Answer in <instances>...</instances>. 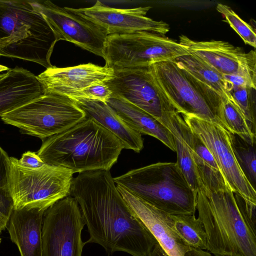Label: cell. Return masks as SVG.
<instances>
[{
	"mask_svg": "<svg viewBox=\"0 0 256 256\" xmlns=\"http://www.w3.org/2000/svg\"><path fill=\"white\" fill-rule=\"evenodd\" d=\"M70 196L76 200L88 228L85 244H98L109 256L123 252L149 256L158 243L118 192L110 170L80 173L72 180Z\"/></svg>",
	"mask_w": 256,
	"mask_h": 256,
	"instance_id": "6da1fadb",
	"label": "cell"
},
{
	"mask_svg": "<svg viewBox=\"0 0 256 256\" xmlns=\"http://www.w3.org/2000/svg\"><path fill=\"white\" fill-rule=\"evenodd\" d=\"M124 149L113 134L86 118L70 128L43 140L36 153L46 164L74 174L110 170Z\"/></svg>",
	"mask_w": 256,
	"mask_h": 256,
	"instance_id": "7a4b0ae2",
	"label": "cell"
},
{
	"mask_svg": "<svg viewBox=\"0 0 256 256\" xmlns=\"http://www.w3.org/2000/svg\"><path fill=\"white\" fill-rule=\"evenodd\" d=\"M196 209L215 256H256V234L242 213L230 188L197 192Z\"/></svg>",
	"mask_w": 256,
	"mask_h": 256,
	"instance_id": "3957f363",
	"label": "cell"
},
{
	"mask_svg": "<svg viewBox=\"0 0 256 256\" xmlns=\"http://www.w3.org/2000/svg\"><path fill=\"white\" fill-rule=\"evenodd\" d=\"M59 40L30 0H0V56L52 67L50 58Z\"/></svg>",
	"mask_w": 256,
	"mask_h": 256,
	"instance_id": "277c9868",
	"label": "cell"
},
{
	"mask_svg": "<svg viewBox=\"0 0 256 256\" xmlns=\"http://www.w3.org/2000/svg\"><path fill=\"white\" fill-rule=\"evenodd\" d=\"M116 185L170 214H195L197 194L176 162H160L114 178Z\"/></svg>",
	"mask_w": 256,
	"mask_h": 256,
	"instance_id": "5b68a950",
	"label": "cell"
},
{
	"mask_svg": "<svg viewBox=\"0 0 256 256\" xmlns=\"http://www.w3.org/2000/svg\"><path fill=\"white\" fill-rule=\"evenodd\" d=\"M148 68L178 113L222 126L218 116L223 100L215 91L181 68L175 60L158 62Z\"/></svg>",
	"mask_w": 256,
	"mask_h": 256,
	"instance_id": "8992f818",
	"label": "cell"
},
{
	"mask_svg": "<svg viewBox=\"0 0 256 256\" xmlns=\"http://www.w3.org/2000/svg\"><path fill=\"white\" fill-rule=\"evenodd\" d=\"M73 174L66 168L46 164L38 168H26L10 157L9 188L14 209L46 211L70 196Z\"/></svg>",
	"mask_w": 256,
	"mask_h": 256,
	"instance_id": "52a82bcc",
	"label": "cell"
},
{
	"mask_svg": "<svg viewBox=\"0 0 256 256\" xmlns=\"http://www.w3.org/2000/svg\"><path fill=\"white\" fill-rule=\"evenodd\" d=\"M0 118L4 123L43 140L86 118L75 100L66 96L47 92Z\"/></svg>",
	"mask_w": 256,
	"mask_h": 256,
	"instance_id": "ba28073f",
	"label": "cell"
},
{
	"mask_svg": "<svg viewBox=\"0 0 256 256\" xmlns=\"http://www.w3.org/2000/svg\"><path fill=\"white\" fill-rule=\"evenodd\" d=\"M190 54L186 47L164 36L148 32L107 36L104 50L106 66L114 70L148 67Z\"/></svg>",
	"mask_w": 256,
	"mask_h": 256,
	"instance_id": "9c48e42d",
	"label": "cell"
},
{
	"mask_svg": "<svg viewBox=\"0 0 256 256\" xmlns=\"http://www.w3.org/2000/svg\"><path fill=\"white\" fill-rule=\"evenodd\" d=\"M85 223L76 200L68 196L44 212L42 226V256H82Z\"/></svg>",
	"mask_w": 256,
	"mask_h": 256,
	"instance_id": "30bf717a",
	"label": "cell"
},
{
	"mask_svg": "<svg viewBox=\"0 0 256 256\" xmlns=\"http://www.w3.org/2000/svg\"><path fill=\"white\" fill-rule=\"evenodd\" d=\"M182 116L188 126L212 154L234 194L256 204V189L250 183L236 161L231 144V133L217 123L194 116Z\"/></svg>",
	"mask_w": 256,
	"mask_h": 256,
	"instance_id": "8fae6325",
	"label": "cell"
},
{
	"mask_svg": "<svg viewBox=\"0 0 256 256\" xmlns=\"http://www.w3.org/2000/svg\"><path fill=\"white\" fill-rule=\"evenodd\" d=\"M106 84L112 95L127 100L160 122L168 114L176 111L155 82L148 66L114 70V76Z\"/></svg>",
	"mask_w": 256,
	"mask_h": 256,
	"instance_id": "7c38bea8",
	"label": "cell"
},
{
	"mask_svg": "<svg viewBox=\"0 0 256 256\" xmlns=\"http://www.w3.org/2000/svg\"><path fill=\"white\" fill-rule=\"evenodd\" d=\"M32 8L42 14L58 40H64L104 58L107 36L104 30L75 14L67 7H60L50 0H30Z\"/></svg>",
	"mask_w": 256,
	"mask_h": 256,
	"instance_id": "4fadbf2b",
	"label": "cell"
},
{
	"mask_svg": "<svg viewBox=\"0 0 256 256\" xmlns=\"http://www.w3.org/2000/svg\"><path fill=\"white\" fill-rule=\"evenodd\" d=\"M67 8L101 27L108 35L148 32L164 36L170 30L168 23L146 16L152 8L150 6L118 8L108 6L97 0L94 5L88 8Z\"/></svg>",
	"mask_w": 256,
	"mask_h": 256,
	"instance_id": "5bb4252c",
	"label": "cell"
},
{
	"mask_svg": "<svg viewBox=\"0 0 256 256\" xmlns=\"http://www.w3.org/2000/svg\"><path fill=\"white\" fill-rule=\"evenodd\" d=\"M179 43L189 54L199 58L222 76L240 74L256 82V52H246L240 47L224 41H197L179 36Z\"/></svg>",
	"mask_w": 256,
	"mask_h": 256,
	"instance_id": "9a60e30c",
	"label": "cell"
},
{
	"mask_svg": "<svg viewBox=\"0 0 256 256\" xmlns=\"http://www.w3.org/2000/svg\"><path fill=\"white\" fill-rule=\"evenodd\" d=\"M114 75L113 69L90 62L67 68L53 66L37 77L44 92L68 96L90 86L106 82Z\"/></svg>",
	"mask_w": 256,
	"mask_h": 256,
	"instance_id": "2e32d148",
	"label": "cell"
},
{
	"mask_svg": "<svg viewBox=\"0 0 256 256\" xmlns=\"http://www.w3.org/2000/svg\"><path fill=\"white\" fill-rule=\"evenodd\" d=\"M116 186L130 208L168 256H184L192 250L175 231L171 214L149 204L120 186Z\"/></svg>",
	"mask_w": 256,
	"mask_h": 256,
	"instance_id": "e0dca14e",
	"label": "cell"
},
{
	"mask_svg": "<svg viewBox=\"0 0 256 256\" xmlns=\"http://www.w3.org/2000/svg\"><path fill=\"white\" fill-rule=\"evenodd\" d=\"M174 119L182 139L190 150L200 188L206 194L228 186L213 156L203 142L190 129L180 114L176 112Z\"/></svg>",
	"mask_w": 256,
	"mask_h": 256,
	"instance_id": "ac0fdd59",
	"label": "cell"
},
{
	"mask_svg": "<svg viewBox=\"0 0 256 256\" xmlns=\"http://www.w3.org/2000/svg\"><path fill=\"white\" fill-rule=\"evenodd\" d=\"M44 94L37 76L16 66L0 74V117Z\"/></svg>",
	"mask_w": 256,
	"mask_h": 256,
	"instance_id": "d6986e66",
	"label": "cell"
},
{
	"mask_svg": "<svg viewBox=\"0 0 256 256\" xmlns=\"http://www.w3.org/2000/svg\"><path fill=\"white\" fill-rule=\"evenodd\" d=\"M45 212L38 208L13 210L8 230L20 256H42V226Z\"/></svg>",
	"mask_w": 256,
	"mask_h": 256,
	"instance_id": "ffe728a7",
	"label": "cell"
},
{
	"mask_svg": "<svg viewBox=\"0 0 256 256\" xmlns=\"http://www.w3.org/2000/svg\"><path fill=\"white\" fill-rule=\"evenodd\" d=\"M78 107L90 118L113 134L124 148L140 152L144 148L142 134L130 128L106 103L98 100H75Z\"/></svg>",
	"mask_w": 256,
	"mask_h": 256,
	"instance_id": "44dd1931",
	"label": "cell"
},
{
	"mask_svg": "<svg viewBox=\"0 0 256 256\" xmlns=\"http://www.w3.org/2000/svg\"><path fill=\"white\" fill-rule=\"evenodd\" d=\"M106 104L132 129L152 136L174 152L176 147L170 131L153 116L127 100L112 95Z\"/></svg>",
	"mask_w": 256,
	"mask_h": 256,
	"instance_id": "7402d4cb",
	"label": "cell"
},
{
	"mask_svg": "<svg viewBox=\"0 0 256 256\" xmlns=\"http://www.w3.org/2000/svg\"><path fill=\"white\" fill-rule=\"evenodd\" d=\"M175 60L181 68L215 91L222 100H232L224 76L209 65L190 54L180 56Z\"/></svg>",
	"mask_w": 256,
	"mask_h": 256,
	"instance_id": "603a6c76",
	"label": "cell"
},
{
	"mask_svg": "<svg viewBox=\"0 0 256 256\" xmlns=\"http://www.w3.org/2000/svg\"><path fill=\"white\" fill-rule=\"evenodd\" d=\"M176 112L170 113L160 122L172 133L176 147L177 161L176 162L188 184L197 194L200 188L198 177L190 150L184 142L174 119Z\"/></svg>",
	"mask_w": 256,
	"mask_h": 256,
	"instance_id": "cb8c5ba5",
	"label": "cell"
},
{
	"mask_svg": "<svg viewBox=\"0 0 256 256\" xmlns=\"http://www.w3.org/2000/svg\"><path fill=\"white\" fill-rule=\"evenodd\" d=\"M174 228L191 249L204 250L207 239L203 224L194 214H171Z\"/></svg>",
	"mask_w": 256,
	"mask_h": 256,
	"instance_id": "d4e9b609",
	"label": "cell"
},
{
	"mask_svg": "<svg viewBox=\"0 0 256 256\" xmlns=\"http://www.w3.org/2000/svg\"><path fill=\"white\" fill-rule=\"evenodd\" d=\"M218 118L222 126L230 133L238 136L250 144H256V134L233 100H223Z\"/></svg>",
	"mask_w": 256,
	"mask_h": 256,
	"instance_id": "484cf974",
	"label": "cell"
},
{
	"mask_svg": "<svg viewBox=\"0 0 256 256\" xmlns=\"http://www.w3.org/2000/svg\"><path fill=\"white\" fill-rule=\"evenodd\" d=\"M231 144L236 161L242 172L256 189V144H250L238 136L231 134Z\"/></svg>",
	"mask_w": 256,
	"mask_h": 256,
	"instance_id": "4316f807",
	"label": "cell"
},
{
	"mask_svg": "<svg viewBox=\"0 0 256 256\" xmlns=\"http://www.w3.org/2000/svg\"><path fill=\"white\" fill-rule=\"evenodd\" d=\"M10 157L0 146V219L7 226L14 210L9 188Z\"/></svg>",
	"mask_w": 256,
	"mask_h": 256,
	"instance_id": "83f0119b",
	"label": "cell"
},
{
	"mask_svg": "<svg viewBox=\"0 0 256 256\" xmlns=\"http://www.w3.org/2000/svg\"><path fill=\"white\" fill-rule=\"evenodd\" d=\"M252 88L244 86L232 88L230 93L232 100L244 116L252 132L256 134V104L252 96Z\"/></svg>",
	"mask_w": 256,
	"mask_h": 256,
	"instance_id": "f1b7e54d",
	"label": "cell"
},
{
	"mask_svg": "<svg viewBox=\"0 0 256 256\" xmlns=\"http://www.w3.org/2000/svg\"><path fill=\"white\" fill-rule=\"evenodd\" d=\"M216 10L225 18L231 28L240 36L245 44L256 47V34L253 28L242 20L229 6L218 4Z\"/></svg>",
	"mask_w": 256,
	"mask_h": 256,
	"instance_id": "f546056e",
	"label": "cell"
},
{
	"mask_svg": "<svg viewBox=\"0 0 256 256\" xmlns=\"http://www.w3.org/2000/svg\"><path fill=\"white\" fill-rule=\"evenodd\" d=\"M112 92L106 82L97 84L71 94L68 97L74 100H98L106 103Z\"/></svg>",
	"mask_w": 256,
	"mask_h": 256,
	"instance_id": "4dcf8cb0",
	"label": "cell"
},
{
	"mask_svg": "<svg viewBox=\"0 0 256 256\" xmlns=\"http://www.w3.org/2000/svg\"><path fill=\"white\" fill-rule=\"evenodd\" d=\"M228 82L229 92L232 88L246 86L256 90V82L250 78L240 74L223 76Z\"/></svg>",
	"mask_w": 256,
	"mask_h": 256,
	"instance_id": "1f68e13d",
	"label": "cell"
},
{
	"mask_svg": "<svg viewBox=\"0 0 256 256\" xmlns=\"http://www.w3.org/2000/svg\"><path fill=\"white\" fill-rule=\"evenodd\" d=\"M18 162L22 166L28 168H38L45 164L37 154L30 151L24 153Z\"/></svg>",
	"mask_w": 256,
	"mask_h": 256,
	"instance_id": "d6a6232c",
	"label": "cell"
},
{
	"mask_svg": "<svg viewBox=\"0 0 256 256\" xmlns=\"http://www.w3.org/2000/svg\"><path fill=\"white\" fill-rule=\"evenodd\" d=\"M184 256H212L208 252L203 250L192 249L186 252Z\"/></svg>",
	"mask_w": 256,
	"mask_h": 256,
	"instance_id": "836d02e7",
	"label": "cell"
},
{
	"mask_svg": "<svg viewBox=\"0 0 256 256\" xmlns=\"http://www.w3.org/2000/svg\"><path fill=\"white\" fill-rule=\"evenodd\" d=\"M149 256H168V255L162 248L160 245L157 243L153 248Z\"/></svg>",
	"mask_w": 256,
	"mask_h": 256,
	"instance_id": "e575fe53",
	"label": "cell"
},
{
	"mask_svg": "<svg viewBox=\"0 0 256 256\" xmlns=\"http://www.w3.org/2000/svg\"><path fill=\"white\" fill-rule=\"evenodd\" d=\"M10 68L3 65L0 64V72L7 71Z\"/></svg>",
	"mask_w": 256,
	"mask_h": 256,
	"instance_id": "d590c367",
	"label": "cell"
},
{
	"mask_svg": "<svg viewBox=\"0 0 256 256\" xmlns=\"http://www.w3.org/2000/svg\"><path fill=\"white\" fill-rule=\"evenodd\" d=\"M6 228V227L4 226L2 222L0 219V234L2 230H4Z\"/></svg>",
	"mask_w": 256,
	"mask_h": 256,
	"instance_id": "8d00e7d4",
	"label": "cell"
},
{
	"mask_svg": "<svg viewBox=\"0 0 256 256\" xmlns=\"http://www.w3.org/2000/svg\"><path fill=\"white\" fill-rule=\"evenodd\" d=\"M2 239L0 238V244L1 242Z\"/></svg>",
	"mask_w": 256,
	"mask_h": 256,
	"instance_id": "74e56055",
	"label": "cell"
},
{
	"mask_svg": "<svg viewBox=\"0 0 256 256\" xmlns=\"http://www.w3.org/2000/svg\"><path fill=\"white\" fill-rule=\"evenodd\" d=\"M0 74H1V72H0Z\"/></svg>",
	"mask_w": 256,
	"mask_h": 256,
	"instance_id": "f35d334b",
	"label": "cell"
}]
</instances>
